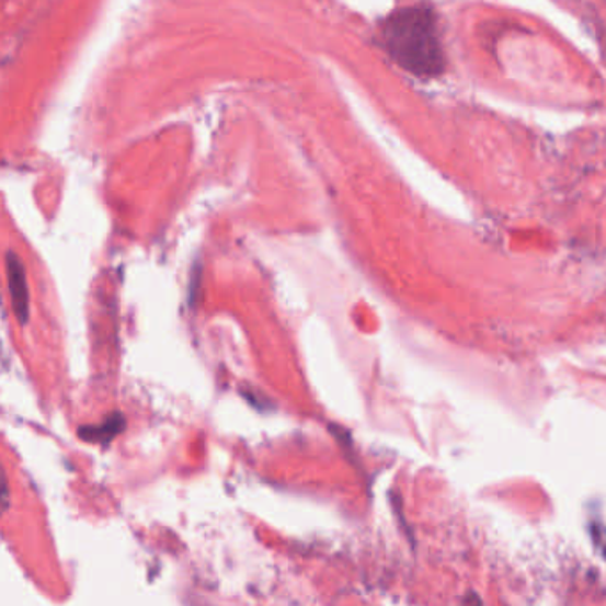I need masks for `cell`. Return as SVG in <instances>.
Instances as JSON below:
<instances>
[{"label": "cell", "instance_id": "2", "mask_svg": "<svg viewBox=\"0 0 606 606\" xmlns=\"http://www.w3.org/2000/svg\"><path fill=\"white\" fill-rule=\"evenodd\" d=\"M5 271H8V285H10L11 302H13L14 316L20 324H27L28 319V287L24 264L14 253L5 256Z\"/></svg>", "mask_w": 606, "mask_h": 606}, {"label": "cell", "instance_id": "3", "mask_svg": "<svg viewBox=\"0 0 606 606\" xmlns=\"http://www.w3.org/2000/svg\"><path fill=\"white\" fill-rule=\"evenodd\" d=\"M10 485H8L4 470H2V465H0V516H2V514H5V511L10 508Z\"/></svg>", "mask_w": 606, "mask_h": 606}, {"label": "cell", "instance_id": "1", "mask_svg": "<svg viewBox=\"0 0 606 606\" xmlns=\"http://www.w3.org/2000/svg\"><path fill=\"white\" fill-rule=\"evenodd\" d=\"M382 43L393 61L416 77H436L445 68L442 42L433 11L409 5L382 25Z\"/></svg>", "mask_w": 606, "mask_h": 606}]
</instances>
